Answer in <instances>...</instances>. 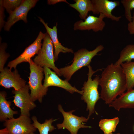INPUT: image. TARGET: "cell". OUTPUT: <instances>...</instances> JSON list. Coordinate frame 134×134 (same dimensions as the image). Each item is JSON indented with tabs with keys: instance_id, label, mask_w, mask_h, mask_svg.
<instances>
[{
	"instance_id": "obj_29",
	"label": "cell",
	"mask_w": 134,
	"mask_h": 134,
	"mask_svg": "<svg viewBox=\"0 0 134 134\" xmlns=\"http://www.w3.org/2000/svg\"><path fill=\"white\" fill-rule=\"evenodd\" d=\"M0 134H8L6 128H5L4 129L0 130Z\"/></svg>"
},
{
	"instance_id": "obj_8",
	"label": "cell",
	"mask_w": 134,
	"mask_h": 134,
	"mask_svg": "<svg viewBox=\"0 0 134 134\" xmlns=\"http://www.w3.org/2000/svg\"><path fill=\"white\" fill-rule=\"evenodd\" d=\"M29 89L28 85H26L20 90L12 91L14 95L13 101L16 106L20 108L21 115L28 117L30 115V111L36 106L31 98Z\"/></svg>"
},
{
	"instance_id": "obj_28",
	"label": "cell",
	"mask_w": 134,
	"mask_h": 134,
	"mask_svg": "<svg viewBox=\"0 0 134 134\" xmlns=\"http://www.w3.org/2000/svg\"><path fill=\"white\" fill-rule=\"evenodd\" d=\"M61 2H65L68 4H70L66 0H48L47 1V4L50 5L54 4Z\"/></svg>"
},
{
	"instance_id": "obj_31",
	"label": "cell",
	"mask_w": 134,
	"mask_h": 134,
	"mask_svg": "<svg viewBox=\"0 0 134 134\" xmlns=\"http://www.w3.org/2000/svg\"><path fill=\"white\" fill-rule=\"evenodd\" d=\"M29 134H36L34 133H32Z\"/></svg>"
},
{
	"instance_id": "obj_18",
	"label": "cell",
	"mask_w": 134,
	"mask_h": 134,
	"mask_svg": "<svg viewBox=\"0 0 134 134\" xmlns=\"http://www.w3.org/2000/svg\"><path fill=\"white\" fill-rule=\"evenodd\" d=\"M75 3L69 4V6L74 9L79 13V16L82 19L85 20L88 16L89 12H93L94 6L91 0H75Z\"/></svg>"
},
{
	"instance_id": "obj_22",
	"label": "cell",
	"mask_w": 134,
	"mask_h": 134,
	"mask_svg": "<svg viewBox=\"0 0 134 134\" xmlns=\"http://www.w3.org/2000/svg\"><path fill=\"white\" fill-rule=\"evenodd\" d=\"M119 122L118 117L112 119H101L99 123V126L104 134H109L115 131L116 126Z\"/></svg>"
},
{
	"instance_id": "obj_27",
	"label": "cell",
	"mask_w": 134,
	"mask_h": 134,
	"mask_svg": "<svg viewBox=\"0 0 134 134\" xmlns=\"http://www.w3.org/2000/svg\"><path fill=\"white\" fill-rule=\"evenodd\" d=\"M127 29L130 34H134V12L132 16V21L128 24Z\"/></svg>"
},
{
	"instance_id": "obj_17",
	"label": "cell",
	"mask_w": 134,
	"mask_h": 134,
	"mask_svg": "<svg viewBox=\"0 0 134 134\" xmlns=\"http://www.w3.org/2000/svg\"><path fill=\"white\" fill-rule=\"evenodd\" d=\"M6 94L4 91L0 93V121H5L8 119L13 118L14 114L18 112L13 110L11 108V102L6 99Z\"/></svg>"
},
{
	"instance_id": "obj_25",
	"label": "cell",
	"mask_w": 134,
	"mask_h": 134,
	"mask_svg": "<svg viewBox=\"0 0 134 134\" xmlns=\"http://www.w3.org/2000/svg\"><path fill=\"white\" fill-rule=\"evenodd\" d=\"M6 43H1L0 42V71H1L4 69V66L5 63L9 55L6 53L5 49L6 47Z\"/></svg>"
},
{
	"instance_id": "obj_3",
	"label": "cell",
	"mask_w": 134,
	"mask_h": 134,
	"mask_svg": "<svg viewBox=\"0 0 134 134\" xmlns=\"http://www.w3.org/2000/svg\"><path fill=\"white\" fill-rule=\"evenodd\" d=\"M87 67L88 68V80L84 82L82 88L83 92L81 98L87 104L86 110L89 111L88 118H89L94 112L97 114L95 109V106L98 101L100 98L98 91L100 78L99 76H97L92 80V76L95 72L101 69L94 71L90 65Z\"/></svg>"
},
{
	"instance_id": "obj_12",
	"label": "cell",
	"mask_w": 134,
	"mask_h": 134,
	"mask_svg": "<svg viewBox=\"0 0 134 134\" xmlns=\"http://www.w3.org/2000/svg\"><path fill=\"white\" fill-rule=\"evenodd\" d=\"M26 81L21 78L17 70L11 69L7 67L4 68L0 74V85L6 88H13L18 91L21 89L26 85Z\"/></svg>"
},
{
	"instance_id": "obj_6",
	"label": "cell",
	"mask_w": 134,
	"mask_h": 134,
	"mask_svg": "<svg viewBox=\"0 0 134 134\" xmlns=\"http://www.w3.org/2000/svg\"><path fill=\"white\" fill-rule=\"evenodd\" d=\"M58 109L64 118L63 122L57 125L58 129H66L70 132V134H77L78 130L81 128L91 127L85 125L84 122H87L89 118L82 116H78L72 114L75 110L66 112L61 104L58 105Z\"/></svg>"
},
{
	"instance_id": "obj_30",
	"label": "cell",
	"mask_w": 134,
	"mask_h": 134,
	"mask_svg": "<svg viewBox=\"0 0 134 134\" xmlns=\"http://www.w3.org/2000/svg\"><path fill=\"white\" fill-rule=\"evenodd\" d=\"M120 134V133H118L116 134H113L112 133H109V134Z\"/></svg>"
},
{
	"instance_id": "obj_16",
	"label": "cell",
	"mask_w": 134,
	"mask_h": 134,
	"mask_svg": "<svg viewBox=\"0 0 134 134\" xmlns=\"http://www.w3.org/2000/svg\"><path fill=\"white\" fill-rule=\"evenodd\" d=\"M108 105L118 111L122 108H134V89L124 92Z\"/></svg>"
},
{
	"instance_id": "obj_11",
	"label": "cell",
	"mask_w": 134,
	"mask_h": 134,
	"mask_svg": "<svg viewBox=\"0 0 134 134\" xmlns=\"http://www.w3.org/2000/svg\"><path fill=\"white\" fill-rule=\"evenodd\" d=\"M45 78L43 85L48 88L50 86H55L62 88L71 94L77 93L81 95L83 91H80L75 87L72 86L66 80H63L60 78L50 68L46 66L43 67Z\"/></svg>"
},
{
	"instance_id": "obj_26",
	"label": "cell",
	"mask_w": 134,
	"mask_h": 134,
	"mask_svg": "<svg viewBox=\"0 0 134 134\" xmlns=\"http://www.w3.org/2000/svg\"><path fill=\"white\" fill-rule=\"evenodd\" d=\"M4 8L3 6L2 3L0 2V29L1 31L2 27L4 26L6 22L4 21V18L5 15L4 13Z\"/></svg>"
},
{
	"instance_id": "obj_20",
	"label": "cell",
	"mask_w": 134,
	"mask_h": 134,
	"mask_svg": "<svg viewBox=\"0 0 134 134\" xmlns=\"http://www.w3.org/2000/svg\"><path fill=\"white\" fill-rule=\"evenodd\" d=\"M32 119L33 122V126L38 130L39 134H48L49 132L52 131L55 129V127L52 125V124L57 119L52 118L49 120L46 119L42 124L38 121L35 116H32Z\"/></svg>"
},
{
	"instance_id": "obj_23",
	"label": "cell",
	"mask_w": 134,
	"mask_h": 134,
	"mask_svg": "<svg viewBox=\"0 0 134 134\" xmlns=\"http://www.w3.org/2000/svg\"><path fill=\"white\" fill-rule=\"evenodd\" d=\"M23 1L22 0H0V2L9 14L18 7Z\"/></svg>"
},
{
	"instance_id": "obj_15",
	"label": "cell",
	"mask_w": 134,
	"mask_h": 134,
	"mask_svg": "<svg viewBox=\"0 0 134 134\" xmlns=\"http://www.w3.org/2000/svg\"><path fill=\"white\" fill-rule=\"evenodd\" d=\"M38 18L40 21L44 25L46 30V32L49 35L52 42L54 48V56L55 61L58 60V55L60 52L73 53V50L72 49L65 47L59 42L57 35V23L56 25L51 28L48 26V23H45L42 18L40 17Z\"/></svg>"
},
{
	"instance_id": "obj_21",
	"label": "cell",
	"mask_w": 134,
	"mask_h": 134,
	"mask_svg": "<svg viewBox=\"0 0 134 134\" xmlns=\"http://www.w3.org/2000/svg\"><path fill=\"white\" fill-rule=\"evenodd\" d=\"M134 59V44L127 45L121 51L120 57L114 64L120 65L124 62H129Z\"/></svg>"
},
{
	"instance_id": "obj_14",
	"label": "cell",
	"mask_w": 134,
	"mask_h": 134,
	"mask_svg": "<svg viewBox=\"0 0 134 134\" xmlns=\"http://www.w3.org/2000/svg\"><path fill=\"white\" fill-rule=\"evenodd\" d=\"M93 5L94 14L102 13L105 17L112 21H119L121 16H116L112 13V11L117 6L119 5L120 2L117 1L108 0H91Z\"/></svg>"
},
{
	"instance_id": "obj_24",
	"label": "cell",
	"mask_w": 134,
	"mask_h": 134,
	"mask_svg": "<svg viewBox=\"0 0 134 134\" xmlns=\"http://www.w3.org/2000/svg\"><path fill=\"white\" fill-rule=\"evenodd\" d=\"M121 2L124 8L126 19L129 22H131L132 20L131 11L134 9V0H122Z\"/></svg>"
},
{
	"instance_id": "obj_9",
	"label": "cell",
	"mask_w": 134,
	"mask_h": 134,
	"mask_svg": "<svg viewBox=\"0 0 134 134\" xmlns=\"http://www.w3.org/2000/svg\"><path fill=\"white\" fill-rule=\"evenodd\" d=\"M38 1V0H23L21 4L9 14L4 26V30L9 31L12 26L21 20L27 23V16L28 12L35 6Z\"/></svg>"
},
{
	"instance_id": "obj_2",
	"label": "cell",
	"mask_w": 134,
	"mask_h": 134,
	"mask_svg": "<svg viewBox=\"0 0 134 134\" xmlns=\"http://www.w3.org/2000/svg\"><path fill=\"white\" fill-rule=\"evenodd\" d=\"M104 48L101 44L97 46L93 50L89 51L85 48H82L74 53V56L72 64L59 69L61 76H63L67 81L78 70L82 67L90 65L92 59L98 55V53Z\"/></svg>"
},
{
	"instance_id": "obj_19",
	"label": "cell",
	"mask_w": 134,
	"mask_h": 134,
	"mask_svg": "<svg viewBox=\"0 0 134 134\" xmlns=\"http://www.w3.org/2000/svg\"><path fill=\"white\" fill-rule=\"evenodd\" d=\"M120 65L126 78L127 90H131L134 87V62L123 63Z\"/></svg>"
},
{
	"instance_id": "obj_1",
	"label": "cell",
	"mask_w": 134,
	"mask_h": 134,
	"mask_svg": "<svg viewBox=\"0 0 134 134\" xmlns=\"http://www.w3.org/2000/svg\"><path fill=\"white\" fill-rule=\"evenodd\" d=\"M100 98L109 104L127 90L126 79L120 65H108L102 72L100 79Z\"/></svg>"
},
{
	"instance_id": "obj_4",
	"label": "cell",
	"mask_w": 134,
	"mask_h": 134,
	"mask_svg": "<svg viewBox=\"0 0 134 134\" xmlns=\"http://www.w3.org/2000/svg\"><path fill=\"white\" fill-rule=\"evenodd\" d=\"M29 63L30 72L28 85L31 91L30 96L34 101L38 100L41 103L48 90V88L45 87L42 84L44 68L36 65L32 59Z\"/></svg>"
},
{
	"instance_id": "obj_5",
	"label": "cell",
	"mask_w": 134,
	"mask_h": 134,
	"mask_svg": "<svg viewBox=\"0 0 134 134\" xmlns=\"http://www.w3.org/2000/svg\"><path fill=\"white\" fill-rule=\"evenodd\" d=\"M41 48L34 60L37 65L42 67H46L52 69L57 74L61 76L59 69L55 66L54 46L51 38L47 32L45 33Z\"/></svg>"
},
{
	"instance_id": "obj_10",
	"label": "cell",
	"mask_w": 134,
	"mask_h": 134,
	"mask_svg": "<svg viewBox=\"0 0 134 134\" xmlns=\"http://www.w3.org/2000/svg\"><path fill=\"white\" fill-rule=\"evenodd\" d=\"M45 34L40 31L37 38L31 44L27 47L24 51L19 56L13 60L9 62L7 67L11 69L13 68L15 69L17 66L23 62L29 63L31 58L37 54L41 47V42L45 36Z\"/></svg>"
},
{
	"instance_id": "obj_13",
	"label": "cell",
	"mask_w": 134,
	"mask_h": 134,
	"mask_svg": "<svg viewBox=\"0 0 134 134\" xmlns=\"http://www.w3.org/2000/svg\"><path fill=\"white\" fill-rule=\"evenodd\" d=\"M106 18L102 13L98 17L89 15L84 21L80 20L75 22L74 25V30H92L95 32L101 31L103 30L106 24L103 19Z\"/></svg>"
},
{
	"instance_id": "obj_7",
	"label": "cell",
	"mask_w": 134,
	"mask_h": 134,
	"mask_svg": "<svg viewBox=\"0 0 134 134\" xmlns=\"http://www.w3.org/2000/svg\"><path fill=\"white\" fill-rule=\"evenodd\" d=\"M31 122L29 117L20 115L17 118L13 117L7 120L4 125L8 134H29L36 131Z\"/></svg>"
}]
</instances>
